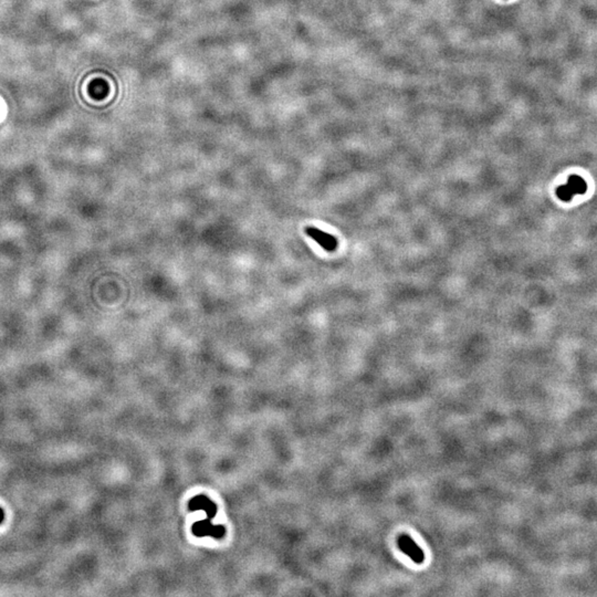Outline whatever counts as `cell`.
I'll list each match as a JSON object with an SVG mask.
<instances>
[{"label":"cell","instance_id":"5","mask_svg":"<svg viewBox=\"0 0 597 597\" xmlns=\"http://www.w3.org/2000/svg\"><path fill=\"white\" fill-rule=\"evenodd\" d=\"M4 518H5V514H4V510H3V509H2V507H0V523H2V522H3V521H4Z\"/></svg>","mask_w":597,"mask_h":597},{"label":"cell","instance_id":"4","mask_svg":"<svg viewBox=\"0 0 597 597\" xmlns=\"http://www.w3.org/2000/svg\"><path fill=\"white\" fill-rule=\"evenodd\" d=\"M555 192H556V196L562 201H571L573 196H574L573 192L571 191V189L569 188V186L567 185L558 186Z\"/></svg>","mask_w":597,"mask_h":597},{"label":"cell","instance_id":"3","mask_svg":"<svg viewBox=\"0 0 597 597\" xmlns=\"http://www.w3.org/2000/svg\"><path fill=\"white\" fill-rule=\"evenodd\" d=\"M567 186L573 192V195H584L587 190V184L578 175H571L567 179Z\"/></svg>","mask_w":597,"mask_h":597},{"label":"cell","instance_id":"2","mask_svg":"<svg viewBox=\"0 0 597 597\" xmlns=\"http://www.w3.org/2000/svg\"><path fill=\"white\" fill-rule=\"evenodd\" d=\"M397 543L399 549L404 552L406 555L412 558L415 563L420 564L424 562L425 555L423 550L418 547L408 535L401 534L397 539Z\"/></svg>","mask_w":597,"mask_h":597},{"label":"cell","instance_id":"1","mask_svg":"<svg viewBox=\"0 0 597 597\" xmlns=\"http://www.w3.org/2000/svg\"><path fill=\"white\" fill-rule=\"evenodd\" d=\"M305 234L327 252H333L339 247V241L337 238L319 228L307 227L305 228Z\"/></svg>","mask_w":597,"mask_h":597}]
</instances>
